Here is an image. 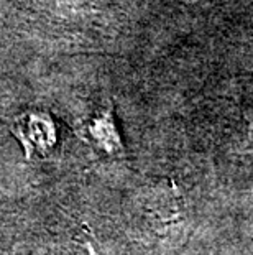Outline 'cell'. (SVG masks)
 <instances>
[{
  "instance_id": "cell-2",
  "label": "cell",
  "mask_w": 253,
  "mask_h": 255,
  "mask_svg": "<svg viewBox=\"0 0 253 255\" xmlns=\"http://www.w3.org/2000/svg\"><path fill=\"white\" fill-rule=\"evenodd\" d=\"M102 119H95L90 126V135L104 146L107 151H112L118 148V137L114 132V124H112L110 114L100 116Z\"/></svg>"
},
{
  "instance_id": "cell-1",
  "label": "cell",
  "mask_w": 253,
  "mask_h": 255,
  "mask_svg": "<svg viewBox=\"0 0 253 255\" xmlns=\"http://www.w3.org/2000/svg\"><path fill=\"white\" fill-rule=\"evenodd\" d=\"M12 132L23 145L26 156L33 153L46 155L56 143L55 124L43 112L21 114L12 124Z\"/></svg>"
}]
</instances>
